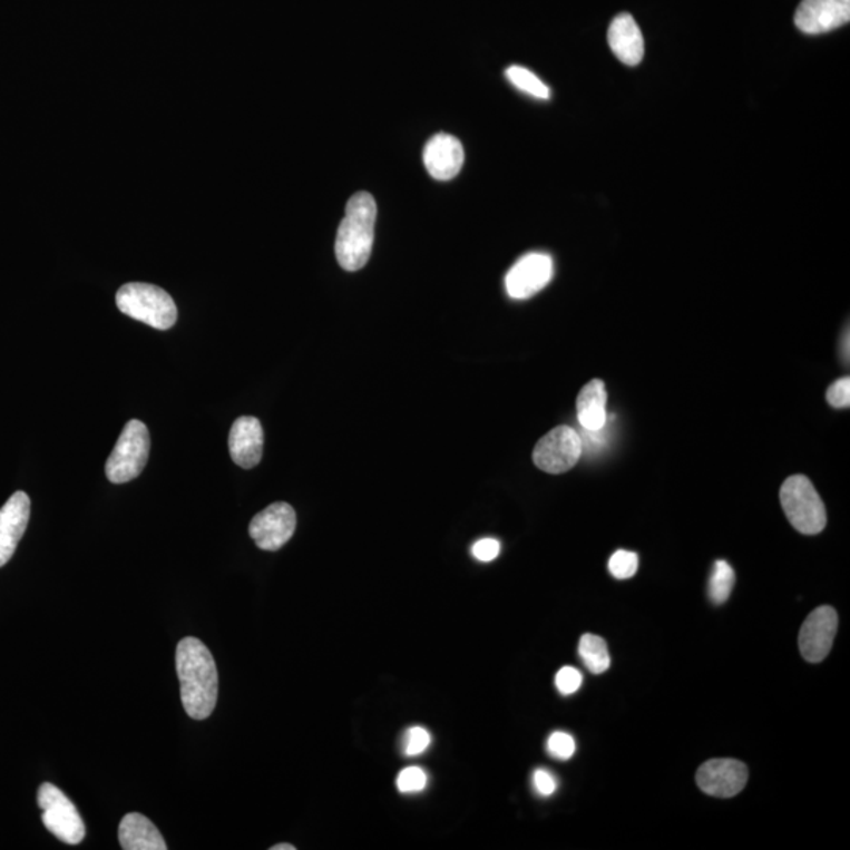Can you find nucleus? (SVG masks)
I'll list each match as a JSON object with an SVG mask.
<instances>
[{"mask_svg": "<svg viewBox=\"0 0 850 850\" xmlns=\"http://www.w3.org/2000/svg\"><path fill=\"white\" fill-rule=\"evenodd\" d=\"M180 678L182 704L194 720H205L215 711L217 703V670L212 652L201 639L183 638L175 654Z\"/></svg>", "mask_w": 850, "mask_h": 850, "instance_id": "1", "label": "nucleus"}, {"mask_svg": "<svg viewBox=\"0 0 850 850\" xmlns=\"http://www.w3.org/2000/svg\"><path fill=\"white\" fill-rule=\"evenodd\" d=\"M377 204L369 193L346 202L345 216L335 236V257L345 272H358L371 258L375 236Z\"/></svg>", "mask_w": 850, "mask_h": 850, "instance_id": "2", "label": "nucleus"}, {"mask_svg": "<svg viewBox=\"0 0 850 850\" xmlns=\"http://www.w3.org/2000/svg\"><path fill=\"white\" fill-rule=\"evenodd\" d=\"M118 311L156 330H170L177 323L178 311L166 290L143 282L125 284L117 292Z\"/></svg>", "mask_w": 850, "mask_h": 850, "instance_id": "3", "label": "nucleus"}, {"mask_svg": "<svg viewBox=\"0 0 850 850\" xmlns=\"http://www.w3.org/2000/svg\"><path fill=\"white\" fill-rule=\"evenodd\" d=\"M780 501L789 524L794 526L797 531L814 536L825 528V506L807 476L797 475L784 480L780 490Z\"/></svg>", "mask_w": 850, "mask_h": 850, "instance_id": "4", "label": "nucleus"}, {"mask_svg": "<svg viewBox=\"0 0 850 850\" xmlns=\"http://www.w3.org/2000/svg\"><path fill=\"white\" fill-rule=\"evenodd\" d=\"M150 453V433L144 422L133 419L118 437L106 461V476L113 483H127L144 471Z\"/></svg>", "mask_w": 850, "mask_h": 850, "instance_id": "5", "label": "nucleus"}, {"mask_svg": "<svg viewBox=\"0 0 850 850\" xmlns=\"http://www.w3.org/2000/svg\"><path fill=\"white\" fill-rule=\"evenodd\" d=\"M38 807L41 808V821L57 840L65 844L76 846L86 838V825L78 808L51 783L41 784L37 795Z\"/></svg>", "mask_w": 850, "mask_h": 850, "instance_id": "6", "label": "nucleus"}, {"mask_svg": "<svg viewBox=\"0 0 850 850\" xmlns=\"http://www.w3.org/2000/svg\"><path fill=\"white\" fill-rule=\"evenodd\" d=\"M583 453L582 438L569 426H559L540 438L533 452V460L539 470L550 475H563L578 463Z\"/></svg>", "mask_w": 850, "mask_h": 850, "instance_id": "7", "label": "nucleus"}, {"mask_svg": "<svg viewBox=\"0 0 850 850\" xmlns=\"http://www.w3.org/2000/svg\"><path fill=\"white\" fill-rule=\"evenodd\" d=\"M296 514L287 502H274L258 512L250 525L255 545L265 551H277L292 539Z\"/></svg>", "mask_w": 850, "mask_h": 850, "instance_id": "8", "label": "nucleus"}, {"mask_svg": "<svg viewBox=\"0 0 850 850\" xmlns=\"http://www.w3.org/2000/svg\"><path fill=\"white\" fill-rule=\"evenodd\" d=\"M553 273H555V266L550 255L543 253L525 255L507 273V293L514 300L531 299L550 284Z\"/></svg>", "mask_w": 850, "mask_h": 850, "instance_id": "9", "label": "nucleus"}, {"mask_svg": "<svg viewBox=\"0 0 850 850\" xmlns=\"http://www.w3.org/2000/svg\"><path fill=\"white\" fill-rule=\"evenodd\" d=\"M838 631V615L832 606H819L800 628L799 646L810 663L822 662L832 651Z\"/></svg>", "mask_w": 850, "mask_h": 850, "instance_id": "10", "label": "nucleus"}, {"mask_svg": "<svg viewBox=\"0 0 850 850\" xmlns=\"http://www.w3.org/2000/svg\"><path fill=\"white\" fill-rule=\"evenodd\" d=\"M749 781V769L741 761L712 760L701 765L696 783L701 791L719 799H731L743 791Z\"/></svg>", "mask_w": 850, "mask_h": 850, "instance_id": "11", "label": "nucleus"}, {"mask_svg": "<svg viewBox=\"0 0 850 850\" xmlns=\"http://www.w3.org/2000/svg\"><path fill=\"white\" fill-rule=\"evenodd\" d=\"M794 21L808 36L832 32L850 21V0H802Z\"/></svg>", "mask_w": 850, "mask_h": 850, "instance_id": "12", "label": "nucleus"}, {"mask_svg": "<svg viewBox=\"0 0 850 850\" xmlns=\"http://www.w3.org/2000/svg\"><path fill=\"white\" fill-rule=\"evenodd\" d=\"M30 518V499L25 491L11 495L0 509V567L10 561L19 540L25 536Z\"/></svg>", "mask_w": 850, "mask_h": 850, "instance_id": "13", "label": "nucleus"}, {"mask_svg": "<svg viewBox=\"0 0 850 850\" xmlns=\"http://www.w3.org/2000/svg\"><path fill=\"white\" fill-rule=\"evenodd\" d=\"M465 163L463 145L451 135L433 136L424 148L426 169L434 180L448 182L459 175Z\"/></svg>", "mask_w": 850, "mask_h": 850, "instance_id": "14", "label": "nucleus"}, {"mask_svg": "<svg viewBox=\"0 0 850 850\" xmlns=\"http://www.w3.org/2000/svg\"><path fill=\"white\" fill-rule=\"evenodd\" d=\"M232 460L238 467L251 470L261 463L263 456V429L261 421L253 417L236 419L228 434Z\"/></svg>", "mask_w": 850, "mask_h": 850, "instance_id": "15", "label": "nucleus"}, {"mask_svg": "<svg viewBox=\"0 0 850 850\" xmlns=\"http://www.w3.org/2000/svg\"><path fill=\"white\" fill-rule=\"evenodd\" d=\"M608 43L613 55L628 67H636L644 57L642 30L632 14H617L608 30Z\"/></svg>", "mask_w": 850, "mask_h": 850, "instance_id": "16", "label": "nucleus"}, {"mask_svg": "<svg viewBox=\"0 0 850 850\" xmlns=\"http://www.w3.org/2000/svg\"><path fill=\"white\" fill-rule=\"evenodd\" d=\"M118 841L125 850H166L163 834L150 819L139 813H129L118 827Z\"/></svg>", "mask_w": 850, "mask_h": 850, "instance_id": "17", "label": "nucleus"}, {"mask_svg": "<svg viewBox=\"0 0 850 850\" xmlns=\"http://www.w3.org/2000/svg\"><path fill=\"white\" fill-rule=\"evenodd\" d=\"M605 383L602 380H593L583 388L577 398V414L579 426L589 432H597L604 429L608 421V411H606Z\"/></svg>", "mask_w": 850, "mask_h": 850, "instance_id": "18", "label": "nucleus"}, {"mask_svg": "<svg viewBox=\"0 0 850 850\" xmlns=\"http://www.w3.org/2000/svg\"><path fill=\"white\" fill-rule=\"evenodd\" d=\"M578 654L586 668L593 674L605 673L612 663L605 639L597 635H583L578 644Z\"/></svg>", "mask_w": 850, "mask_h": 850, "instance_id": "19", "label": "nucleus"}, {"mask_svg": "<svg viewBox=\"0 0 850 850\" xmlns=\"http://www.w3.org/2000/svg\"><path fill=\"white\" fill-rule=\"evenodd\" d=\"M506 78L518 90L525 91V94L531 95L534 98H539V100H548L550 98V89L528 68L514 65V67L507 68Z\"/></svg>", "mask_w": 850, "mask_h": 850, "instance_id": "20", "label": "nucleus"}, {"mask_svg": "<svg viewBox=\"0 0 850 850\" xmlns=\"http://www.w3.org/2000/svg\"><path fill=\"white\" fill-rule=\"evenodd\" d=\"M735 574L726 561H716L709 582V597L715 605H722L733 593Z\"/></svg>", "mask_w": 850, "mask_h": 850, "instance_id": "21", "label": "nucleus"}, {"mask_svg": "<svg viewBox=\"0 0 850 850\" xmlns=\"http://www.w3.org/2000/svg\"><path fill=\"white\" fill-rule=\"evenodd\" d=\"M639 559L634 551L619 550L612 556L608 563V569L613 577L617 579H627L634 577L638 570Z\"/></svg>", "mask_w": 850, "mask_h": 850, "instance_id": "22", "label": "nucleus"}, {"mask_svg": "<svg viewBox=\"0 0 850 850\" xmlns=\"http://www.w3.org/2000/svg\"><path fill=\"white\" fill-rule=\"evenodd\" d=\"M427 787V773L419 768H407L399 773L398 789L403 794H417Z\"/></svg>", "mask_w": 850, "mask_h": 850, "instance_id": "23", "label": "nucleus"}, {"mask_svg": "<svg viewBox=\"0 0 850 850\" xmlns=\"http://www.w3.org/2000/svg\"><path fill=\"white\" fill-rule=\"evenodd\" d=\"M430 742H432V739H430L429 731L424 730V727H410L407 731L406 737H403V753H406V756H419V754L424 753L429 749Z\"/></svg>", "mask_w": 850, "mask_h": 850, "instance_id": "24", "label": "nucleus"}, {"mask_svg": "<svg viewBox=\"0 0 850 850\" xmlns=\"http://www.w3.org/2000/svg\"><path fill=\"white\" fill-rule=\"evenodd\" d=\"M547 749L548 753L556 758V760L567 761L574 756L577 743H575V739L570 734L558 731V733H553L550 739H548Z\"/></svg>", "mask_w": 850, "mask_h": 850, "instance_id": "25", "label": "nucleus"}, {"mask_svg": "<svg viewBox=\"0 0 850 850\" xmlns=\"http://www.w3.org/2000/svg\"><path fill=\"white\" fill-rule=\"evenodd\" d=\"M556 688L563 695H571V693L578 692L583 684L582 673L574 666H563L556 674Z\"/></svg>", "mask_w": 850, "mask_h": 850, "instance_id": "26", "label": "nucleus"}, {"mask_svg": "<svg viewBox=\"0 0 850 850\" xmlns=\"http://www.w3.org/2000/svg\"><path fill=\"white\" fill-rule=\"evenodd\" d=\"M827 402L833 408H849L850 406V379L834 381L827 391Z\"/></svg>", "mask_w": 850, "mask_h": 850, "instance_id": "27", "label": "nucleus"}, {"mask_svg": "<svg viewBox=\"0 0 850 850\" xmlns=\"http://www.w3.org/2000/svg\"><path fill=\"white\" fill-rule=\"evenodd\" d=\"M472 556L480 563H491L498 558L499 551H501V544L497 539H480L479 543L472 545Z\"/></svg>", "mask_w": 850, "mask_h": 850, "instance_id": "28", "label": "nucleus"}, {"mask_svg": "<svg viewBox=\"0 0 850 850\" xmlns=\"http://www.w3.org/2000/svg\"><path fill=\"white\" fill-rule=\"evenodd\" d=\"M533 783L536 791L544 797L555 794L556 788H558L555 776L545 769H537L536 772H534Z\"/></svg>", "mask_w": 850, "mask_h": 850, "instance_id": "29", "label": "nucleus"}, {"mask_svg": "<svg viewBox=\"0 0 850 850\" xmlns=\"http://www.w3.org/2000/svg\"><path fill=\"white\" fill-rule=\"evenodd\" d=\"M295 846L292 844H276L273 846L272 850H295Z\"/></svg>", "mask_w": 850, "mask_h": 850, "instance_id": "30", "label": "nucleus"}]
</instances>
